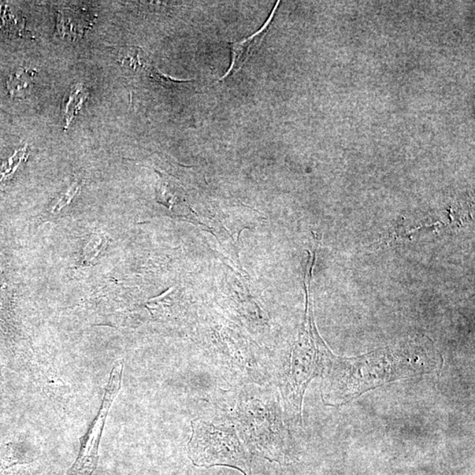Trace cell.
<instances>
[{"mask_svg": "<svg viewBox=\"0 0 475 475\" xmlns=\"http://www.w3.org/2000/svg\"><path fill=\"white\" fill-rule=\"evenodd\" d=\"M279 3L277 2L268 20L254 35L248 36L247 38L240 41V42L229 43L230 50H231L232 53V63L228 72L220 80V81L228 79V78L233 77L235 74L239 73L243 68V66L247 64V61L250 60L252 55L258 50L267 33H268L270 24H272L274 20V16L276 14V11L278 6H279Z\"/></svg>", "mask_w": 475, "mask_h": 475, "instance_id": "obj_5", "label": "cell"}, {"mask_svg": "<svg viewBox=\"0 0 475 475\" xmlns=\"http://www.w3.org/2000/svg\"><path fill=\"white\" fill-rule=\"evenodd\" d=\"M87 96L88 92L87 89L81 84L74 85L69 91L68 95H66L64 103H63L65 129L69 127L70 122H73L76 114L80 112Z\"/></svg>", "mask_w": 475, "mask_h": 475, "instance_id": "obj_7", "label": "cell"}, {"mask_svg": "<svg viewBox=\"0 0 475 475\" xmlns=\"http://www.w3.org/2000/svg\"><path fill=\"white\" fill-rule=\"evenodd\" d=\"M122 372H124V362L119 361L114 365L111 372L101 410L85 437L80 454L74 465L70 467L68 475H92L95 472L99 459V444L104 425L110 407L120 391Z\"/></svg>", "mask_w": 475, "mask_h": 475, "instance_id": "obj_4", "label": "cell"}, {"mask_svg": "<svg viewBox=\"0 0 475 475\" xmlns=\"http://www.w3.org/2000/svg\"><path fill=\"white\" fill-rule=\"evenodd\" d=\"M333 353L317 331L313 307L307 300L305 319L280 380L285 418L302 425L303 400L311 380L322 377Z\"/></svg>", "mask_w": 475, "mask_h": 475, "instance_id": "obj_2", "label": "cell"}, {"mask_svg": "<svg viewBox=\"0 0 475 475\" xmlns=\"http://www.w3.org/2000/svg\"><path fill=\"white\" fill-rule=\"evenodd\" d=\"M78 191H79V186H78L77 183H73L68 188V191L65 193V195L62 196L61 199H59V201L55 204L52 211L57 213V211L62 210L63 208L68 206L72 201L74 196H75Z\"/></svg>", "mask_w": 475, "mask_h": 475, "instance_id": "obj_10", "label": "cell"}, {"mask_svg": "<svg viewBox=\"0 0 475 475\" xmlns=\"http://www.w3.org/2000/svg\"><path fill=\"white\" fill-rule=\"evenodd\" d=\"M92 24V17L83 10L64 9L58 12V32L73 41L82 37Z\"/></svg>", "mask_w": 475, "mask_h": 475, "instance_id": "obj_6", "label": "cell"}, {"mask_svg": "<svg viewBox=\"0 0 475 475\" xmlns=\"http://www.w3.org/2000/svg\"><path fill=\"white\" fill-rule=\"evenodd\" d=\"M106 246L105 237L102 235H94L89 240L87 247L85 250V257L88 261L94 259L100 252H101Z\"/></svg>", "mask_w": 475, "mask_h": 475, "instance_id": "obj_9", "label": "cell"}, {"mask_svg": "<svg viewBox=\"0 0 475 475\" xmlns=\"http://www.w3.org/2000/svg\"><path fill=\"white\" fill-rule=\"evenodd\" d=\"M188 457L198 467H233L251 475V459L246 444L233 427L216 425L203 420L191 422Z\"/></svg>", "mask_w": 475, "mask_h": 475, "instance_id": "obj_3", "label": "cell"}, {"mask_svg": "<svg viewBox=\"0 0 475 475\" xmlns=\"http://www.w3.org/2000/svg\"><path fill=\"white\" fill-rule=\"evenodd\" d=\"M443 358L432 345L413 341L353 358L333 355L323 374L321 398L339 407L393 382L435 373Z\"/></svg>", "mask_w": 475, "mask_h": 475, "instance_id": "obj_1", "label": "cell"}, {"mask_svg": "<svg viewBox=\"0 0 475 475\" xmlns=\"http://www.w3.org/2000/svg\"><path fill=\"white\" fill-rule=\"evenodd\" d=\"M34 70L20 69L11 74L7 80V88L12 97L24 98L34 85Z\"/></svg>", "mask_w": 475, "mask_h": 475, "instance_id": "obj_8", "label": "cell"}]
</instances>
